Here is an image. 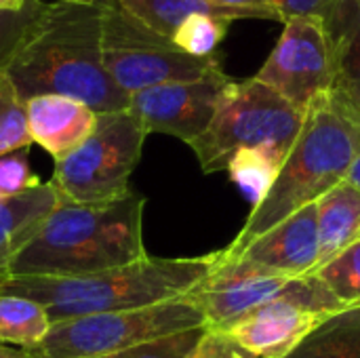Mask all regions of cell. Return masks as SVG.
I'll list each match as a JSON object with an SVG mask.
<instances>
[{"label": "cell", "instance_id": "cell-1", "mask_svg": "<svg viewBox=\"0 0 360 358\" xmlns=\"http://www.w3.org/2000/svg\"><path fill=\"white\" fill-rule=\"evenodd\" d=\"M21 99L65 95L97 114L129 108L101 61L99 6L40 2L0 63Z\"/></svg>", "mask_w": 360, "mask_h": 358}, {"label": "cell", "instance_id": "cell-2", "mask_svg": "<svg viewBox=\"0 0 360 358\" xmlns=\"http://www.w3.org/2000/svg\"><path fill=\"white\" fill-rule=\"evenodd\" d=\"M146 198L129 192L110 205L57 200L38 234L11 260L4 276H82L133 264L143 247Z\"/></svg>", "mask_w": 360, "mask_h": 358}, {"label": "cell", "instance_id": "cell-3", "mask_svg": "<svg viewBox=\"0 0 360 358\" xmlns=\"http://www.w3.org/2000/svg\"><path fill=\"white\" fill-rule=\"evenodd\" d=\"M215 264L217 251L198 257L146 255L133 264L82 276H6L0 279V293L34 300L44 306L53 323H59L181 298L200 285Z\"/></svg>", "mask_w": 360, "mask_h": 358}, {"label": "cell", "instance_id": "cell-4", "mask_svg": "<svg viewBox=\"0 0 360 358\" xmlns=\"http://www.w3.org/2000/svg\"><path fill=\"white\" fill-rule=\"evenodd\" d=\"M359 150V122L348 116L329 93L314 99L306 110L302 131L283 160L272 188L264 200L253 207L243 230L221 249V255H238L255 238L300 209L314 205L346 179Z\"/></svg>", "mask_w": 360, "mask_h": 358}, {"label": "cell", "instance_id": "cell-5", "mask_svg": "<svg viewBox=\"0 0 360 358\" xmlns=\"http://www.w3.org/2000/svg\"><path fill=\"white\" fill-rule=\"evenodd\" d=\"M306 112L289 103L255 76L230 80L209 129L188 143L202 173L226 171L240 150H264L285 160L293 148Z\"/></svg>", "mask_w": 360, "mask_h": 358}, {"label": "cell", "instance_id": "cell-6", "mask_svg": "<svg viewBox=\"0 0 360 358\" xmlns=\"http://www.w3.org/2000/svg\"><path fill=\"white\" fill-rule=\"evenodd\" d=\"M196 327H207V323L186 293L143 308L53 323L40 344L21 352L23 358H108L137 344Z\"/></svg>", "mask_w": 360, "mask_h": 358}, {"label": "cell", "instance_id": "cell-7", "mask_svg": "<svg viewBox=\"0 0 360 358\" xmlns=\"http://www.w3.org/2000/svg\"><path fill=\"white\" fill-rule=\"evenodd\" d=\"M148 133L129 110L97 114L95 131L70 156L55 160L49 179L57 200L70 205H110L124 198Z\"/></svg>", "mask_w": 360, "mask_h": 358}, {"label": "cell", "instance_id": "cell-8", "mask_svg": "<svg viewBox=\"0 0 360 358\" xmlns=\"http://www.w3.org/2000/svg\"><path fill=\"white\" fill-rule=\"evenodd\" d=\"M97 6L101 61L127 95L165 82L196 80L221 70L217 55L192 57L179 51L171 38L152 32L129 15L118 0H99Z\"/></svg>", "mask_w": 360, "mask_h": 358}, {"label": "cell", "instance_id": "cell-9", "mask_svg": "<svg viewBox=\"0 0 360 358\" xmlns=\"http://www.w3.org/2000/svg\"><path fill=\"white\" fill-rule=\"evenodd\" d=\"M255 78L306 112L335 80V36L327 21L312 15L285 21L276 46Z\"/></svg>", "mask_w": 360, "mask_h": 358}, {"label": "cell", "instance_id": "cell-10", "mask_svg": "<svg viewBox=\"0 0 360 358\" xmlns=\"http://www.w3.org/2000/svg\"><path fill=\"white\" fill-rule=\"evenodd\" d=\"M346 306L310 274L304 291L274 300L238 319L221 335L247 358H285L325 319Z\"/></svg>", "mask_w": 360, "mask_h": 358}, {"label": "cell", "instance_id": "cell-11", "mask_svg": "<svg viewBox=\"0 0 360 358\" xmlns=\"http://www.w3.org/2000/svg\"><path fill=\"white\" fill-rule=\"evenodd\" d=\"M230 80L217 70L196 80L156 84L129 95L127 110L148 135L165 133L192 143L209 129Z\"/></svg>", "mask_w": 360, "mask_h": 358}, {"label": "cell", "instance_id": "cell-12", "mask_svg": "<svg viewBox=\"0 0 360 358\" xmlns=\"http://www.w3.org/2000/svg\"><path fill=\"white\" fill-rule=\"evenodd\" d=\"M319 262V226L316 203L300 209L251 245L238 255L224 257L217 251V266H226L238 272L268 274L300 279L316 270Z\"/></svg>", "mask_w": 360, "mask_h": 358}, {"label": "cell", "instance_id": "cell-13", "mask_svg": "<svg viewBox=\"0 0 360 358\" xmlns=\"http://www.w3.org/2000/svg\"><path fill=\"white\" fill-rule=\"evenodd\" d=\"M308 279L310 274L300 279H285L238 272L215 264L209 276L188 295L200 308L207 329L221 333L255 308L304 291Z\"/></svg>", "mask_w": 360, "mask_h": 358}, {"label": "cell", "instance_id": "cell-14", "mask_svg": "<svg viewBox=\"0 0 360 358\" xmlns=\"http://www.w3.org/2000/svg\"><path fill=\"white\" fill-rule=\"evenodd\" d=\"M25 120L32 143L61 160L95 131L97 112L65 95H36L25 99Z\"/></svg>", "mask_w": 360, "mask_h": 358}, {"label": "cell", "instance_id": "cell-15", "mask_svg": "<svg viewBox=\"0 0 360 358\" xmlns=\"http://www.w3.org/2000/svg\"><path fill=\"white\" fill-rule=\"evenodd\" d=\"M57 205L49 181L8 198H0V279L11 260L38 234Z\"/></svg>", "mask_w": 360, "mask_h": 358}, {"label": "cell", "instance_id": "cell-16", "mask_svg": "<svg viewBox=\"0 0 360 358\" xmlns=\"http://www.w3.org/2000/svg\"><path fill=\"white\" fill-rule=\"evenodd\" d=\"M319 262L316 270L360 241V190L348 181L338 184L316 200ZM314 270V272H316ZM312 272V274H314Z\"/></svg>", "mask_w": 360, "mask_h": 358}, {"label": "cell", "instance_id": "cell-17", "mask_svg": "<svg viewBox=\"0 0 360 358\" xmlns=\"http://www.w3.org/2000/svg\"><path fill=\"white\" fill-rule=\"evenodd\" d=\"M335 80L329 91L333 101L360 124V4L344 0L333 25Z\"/></svg>", "mask_w": 360, "mask_h": 358}, {"label": "cell", "instance_id": "cell-18", "mask_svg": "<svg viewBox=\"0 0 360 358\" xmlns=\"http://www.w3.org/2000/svg\"><path fill=\"white\" fill-rule=\"evenodd\" d=\"M285 358H360V306L325 319Z\"/></svg>", "mask_w": 360, "mask_h": 358}, {"label": "cell", "instance_id": "cell-19", "mask_svg": "<svg viewBox=\"0 0 360 358\" xmlns=\"http://www.w3.org/2000/svg\"><path fill=\"white\" fill-rule=\"evenodd\" d=\"M118 4L133 15L137 21L148 25L152 32L173 38L177 27L190 17V15H211L221 19H245L240 13L215 6L207 0H118Z\"/></svg>", "mask_w": 360, "mask_h": 358}, {"label": "cell", "instance_id": "cell-20", "mask_svg": "<svg viewBox=\"0 0 360 358\" xmlns=\"http://www.w3.org/2000/svg\"><path fill=\"white\" fill-rule=\"evenodd\" d=\"M51 325L53 321L42 304L0 293V346L27 350L46 338Z\"/></svg>", "mask_w": 360, "mask_h": 358}, {"label": "cell", "instance_id": "cell-21", "mask_svg": "<svg viewBox=\"0 0 360 358\" xmlns=\"http://www.w3.org/2000/svg\"><path fill=\"white\" fill-rule=\"evenodd\" d=\"M283 160L264 150H240L228 160L230 179L251 198L253 207L264 200L272 188Z\"/></svg>", "mask_w": 360, "mask_h": 358}, {"label": "cell", "instance_id": "cell-22", "mask_svg": "<svg viewBox=\"0 0 360 358\" xmlns=\"http://www.w3.org/2000/svg\"><path fill=\"white\" fill-rule=\"evenodd\" d=\"M32 146L25 120V101L0 68V156Z\"/></svg>", "mask_w": 360, "mask_h": 358}, {"label": "cell", "instance_id": "cell-23", "mask_svg": "<svg viewBox=\"0 0 360 358\" xmlns=\"http://www.w3.org/2000/svg\"><path fill=\"white\" fill-rule=\"evenodd\" d=\"M230 19L211 15H190L173 34V44L192 57H213L230 30Z\"/></svg>", "mask_w": 360, "mask_h": 358}, {"label": "cell", "instance_id": "cell-24", "mask_svg": "<svg viewBox=\"0 0 360 358\" xmlns=\"http://www.w3.org/2000/svg\"><path fill=\"white\" fill-rule=\"evenodd\" d=\"M323 285L346 306H360V241L340 253L335 260L325 264L321 270L314 272Z\"/></svg>", "mask_w": 360, "mask_h": 358}, {"label": "cell", "instance_id": "cell-25", "mask_svg": "<svg viewBox=\"0 0 360 358\" xmlns=\"http://www.w3.org/2000/svg\"><path fill=\"white\" fill-rule=\"evenodd\" d=\"M205 331L207 327H196V329L179 331V333H171L158 340L137 344L124 352H118L108 358H192Z\"/></svg>", "mask_w": 360, "mask_h": 358}, {"label": "cell", "instance_id": "cell-26", "mask_svg": "<svg viewBox=\"0 0 360 358\" xmlns=\"http://www.w3.org/2000/svg\"><path fill=\"white\" fill-rule=\"evenodd\" d=\"M40 177L32 173L27 150H17L0 156V198L23 194L40 186Z\"/></svg>", "mask_w": 360, "mask_h": 358}, {"label": "cell", "instance_id": "cell-27", "mask_svg": "<svg viewBox=\"0 0 360 358\" xmlns=\"http://www.w3.org/2000/svg\"><path fill=\"white\" fill-rule=\"evenodd\" d=\"M281 15V21H289L293 17H304V15H312V17H321L327 21V25L331 27L344 0H268Z\"/></svg>", "mask_w": 360, "mask_h": 358}, {"label": "cell", "instance_id": "cell-28", "mask_svg": "<svg viewBox=\"0 0 360 358\" xmlns=\"http://www.w3.org/2000/svg\"><path fill=\"white\" fill-rule=\"evenodd\" d=\"M42 0H25V4L19 11H2L0 13V63L13 49L15 40L19 38L21 30L30 21V17L36 13Z\"/></svg>", "mask_w": 360, "mask_h": 358}, {"label": "cell", "instance_id": "cell-29", "mask_svg": "<svg viewBox=\"0 0 360 358\" xmlns=\"http://www.w3.org/2000/svg\"><path fill=\"white\" fill-rule=\"evenodd\" d=\"M215 6L221 8H230L240 13L245 19H272V21H281L278 11L268 2V0H207Z\"/></svg>", "mask_w": 360, "mask_h": 358}, {"label": "cell", "instance_id": "cell-30", "mask_svg": "<svg viewBox=\"0 0 360 358\" xmlns=\"http://www.w3.org/2000/svg\"><path fill=\"white\" fill-rule=\"evenodd\" d=\"M236 354H238V350L232 346V342L226 335L207 329L192 358H234Z\"/></svg>", "mask_w": 360, "mask_h": 358}, {"label": "cell", "instance_id": "cell-31", "mask_svg": "<svg viewBox=\"0 0 360 358\" xmlns=\"http://www.w3.org/2000/svg\"><path fill=\"white\" fill-rule=\"evenodd\" d=\"M344 181H348L350 186H354L356 190H360V150L359 154L354 156V160H352V165H350V169H348Z\"/></svg>", "mask_w": 360, "mask_h": 358}, {"label": "cell", "instance_id": "cell-32", "mask_svg": "<svg viewBox=\"0 0 360 358\" xmlns=\"http://www.w3.org/2000/svg\"><path fill=\"white\" fill-rule=\"evenodd\" d=\"M25 4V0H0V13L2 11H19Z\"/></svg>", "mask_w": 360, "mask_h": 358}, {"label": "cell", "instance_id": "cell-33", "mask_svg": "<svg viewBox=\"0 0 360 358\" xmlns=\"http://www.w3.org/2000/svg\"><path fill=\"white\" fill-rule=\"evenodd\" d=\"M0 358H23V352H21L19 348L0 346Z\"/></svg>", "mask_w": 360, "mask_h": 358}, {"label": "cell", "instance_id": "cell-34", "mask_svg": "<svg viewBox=\"0 0 360 358\" xmlns=\"http://www.w3.org/2000/svg\"><path fill=\"white\" fill-rule=\"evenodd\" d=\"M55 2H70V4H97L99 0H55Z\"/></svg>", "mask_w": 360, "mask_h": 358}, {"label": "cell", "instance_id": "cell-35", "mask_svg": "<svg viewBox=\"0 0 360 358\" xmlns=\"http://www.w3.org/2000/svg\"><path fill=\"white\" fill-rule=\"evenodd\" d=\"M234 358H247V357H243V354H240V352H238V354H236V357Z\"/></svg>", "mask_w": 360, "mask_h": 358}, {"label": "cell", "instance_id": "cell-36", "mask_svg": "<svg viewBox=\"0 0 360 358\" xmlns=\"http://www.w3.org/2000/svg\"><path fill=\"white\" fill-rule=\"evenodd\" d=\"M352 2H359V4H360V0H352Z\"/></svg>", "mask_w": 360, "mask_h": 358}]
</instances>
